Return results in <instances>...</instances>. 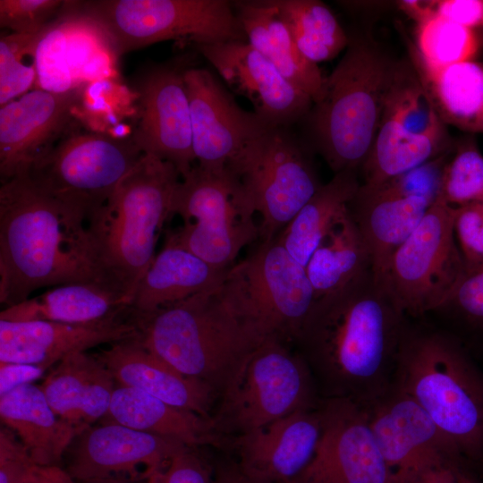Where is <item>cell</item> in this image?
Returning <instances> with one entry per match:
<instances>
[{
    "label": "cell",
    "instance_id": "cell-1",
    "mask_svg": "<svg viewBox=\"0 0 483 483\" xmlns=\"http://www.w3.org/2000/svg\"><path fill=\"white\" fill-rule=\"evenodd\" d=\"M405 318L371 269L316 299L293 343L321 399L364 406L388 390Z\"/></svg>",
    "mask_w": 483,
    "mask_h": 483
},
{
    "label": "cell",
    "instance_id": "cell-2",
    "mask_svg": "<svg viewBox=\"0 0 483 483\" xmlns=\"http://www.w3.org/2000/svg\"><path fill=\"white\" fill-rule=\"evenodd\" d=\"M88 220L83 211L43 191L26 174L1 182L0 302L4 308L40 288L107 282Z\"/></svg>",
    "mask_w": 483,
    "mask_h": 483
},
{
    "label": "cell",
    "instance_id": "cell-3",
    "mask_svg": "<svg viewBox=\"0 0 483 483\" xmlns=\"http://www.w3.org/2000/svg\"><path fill=\"white\" fill-rule=\"evenodd\" d=\"M131 319L150 352L218 398L266 340L224 300L220 287Z\"/></svg>",
    "mask_w": 483,
    "mask_h": 483
},
{
    "label": "cell",
    "instance_id": "cell-4",
    "mask_svg": "<svg viewBox=\"0 0 483 483\" xmlns=\"http://www.w3.org/2000/svg\"><path fill=\"white\" fill-rule=\"evenodd\" d=\"M180 177L172 163L143 154L88 220L105 278L131 300L156 257L159 233L173 215Z\"/></svg>",
    "mask_w": 483,
    "mask_h": 483
},
{
    "label": "cell",
    "instance_id": "cell-5",
    "mask_svg": "<svg viewBox=\"0 0 483 483\" xmlns=\"http://www.w3.org/2000/svg\"><path fill=\"white\" fill-rule=\"evenodd\" d=\"M398 63L364 39H350L303 120L335 174L358 171L377 132Z\"/></svg>",
    "mask_w": 483,
    "mask_h": 483
},
{
    "label": "cell",
    "instance_id": "cell-6",
    "mask_svg": "<svg viewBox=\"0 0 483 483\" xmlns=\"http://www.w3.org/2000/svg\"><path fill=\"white\" fill-rule=\"evenodd\" d=\"M393 383L421 406L463 458L482 459L483 374L456 340L407 326Z\"/></svg>",
    "mask_w": 483,
    "mask_h": 483
},
{
    "label": "cell",
    "instance_id": "cell-7",
    "mask_svg": "<svg viewBox=\"0 0 483 483\" xmlns=\"http://www.w3.org/2000/svg\"><path fill=\"white\" fill-rule=\"evenodd\" d=\"M218 399L211 419L223 440L317 409L322 400L304 360L275 337L248 356Z\"/></svg>",
    "mask_w": 483,
    "mask_h": 483
},
{
    "label": "cell",
    "instance_id": "cell-8",
    "mask_svg": "<svg viewBox=\"0 0 483 483\" xmlns=\"http://www.w3.org/2000/svg\"><path fill=\"white\" fill-rule=\"evenodd\" d=\"M97 23L117 55L165 40L196 46L247 40L226 0H99L75 2Z\"/></svg>",
    "mask_w": 483,
    "mask_h": 483
},
{
    "label": "cell",
    "instance_id": "cell-9",
    "mask_svg": "<svg viewBox=\"0 0 483 483\" xmlns=\"http://www.w3.org/2000/svg\"><path fill=\"white\" fill-rule=\"evenodd\" d=\"M174 191L172 214L183 224L165 242L183 248L219 269H228L240 251L259 234L254 210L225 165L198 164Z\"/></svg>",
    "mask_w": 483,
    "mask_h": 483
},
{
    "label": "cell",
    "instance_id": "cell-10",
    "mask_svg": "<svg viewBox=\"0 0 483 483\" xmlns=\"http://www.w3.org/2000/svg\"><path fill=\"white\" fill-rule=\"evenodd\" d=\"M220 292L260 336L285 343H293L316 301L305 267L276 239L232 265Z\"/></svg>",
    "mask_w": 483,
    "mask_h": 483
},
{
    "label": "cell",
    "instance_id": "cell-11",
    "mask_svg": "<svg viewBox=\"0 0 483 483\" xmlns=\"http://www.w3.org/2000/svg\"><path fill=\"white\" fill-rule=\"evenodd\" d=\"M261 218L262 242L275 240L322 185L289 128L269 127L226 165Z\"/></svg>",
    "mask_w": 483,
    "mask_h": 483
},
{
    "label": "cell",
    "instance_id": "cell-12",
    "mask_svg": "<svg viewBox=\"0 0 483 483\" xmlns=\"http://www.w3.org/2000/svg\"><path fill=\"white\" fill-rule=\"evenodd\" d=\"M142 155L131 134L77 132L58 140L26 174L40 189L89 218Z\"/></svg>",
    "mask_w": 483,
    "mask_h": 483
},
{
    "label": "cell",
    "instance_id": "cell-13",
    "mask_svg": "<svg viewBox=\"0 0 483 483\" xmlns=\"http://www.w3.org/2000/svg\"><path fill=\"white\" fill-rule=\"evenodd\" d=\"M455 215L436 199L392 257L384 284L406 316L443 309L465 275Z\"/></svg>",
    "mask_w": 483,
    "mask_h": 483
},
{
    "label": "cell",
    "instance_id": "cell-14",
    "mask_svg": "<svg viewBox=\"0 0 483 483\" xmlns=\"http://www.w3.org/2000/svg\"><path fill=\"white\" fill-rule=\"evenodd\" d=\"M362 407L377 445L399 482L433 469L462 466L463 457L452 440L394 383Z\"/></svg>",
    "mask_w": 483,
    "mask_h": 483
},
{
    "label": "cell",
    "instance_id": "cell-15",
    "mask_svg": "<svg viewBox=\"0 0 483 483\" xmlns=\"http://www.w3.org/2000/svg\"><path fill=\"white\" fill-rule=\"evenodd\" d=\"M319 411L322 434L316 453L290 483H399L362 406L348 400L322 399Z\"/></svg>",
    "mask_w": 483,
    "mask_h": 483
},
{
    "label": "cell",
    "instance_id": "cell-16",
    "mask_svg": "<svg viewBox=\"0 0 483 483\" xmlns=\"http://www.w3.org/2000/svg\"><path fill=\"white\" fill-rule=\"evenodd\" d=\"M117 58L104 30L66 1L38 45L36 89L64 93L109 80Z\"/></svg>",
    "mask_w": 483,
    "mask_h": 483
},
{
    "label": "cell",
    "instance_id": "cell-17",
    "mask_svg": "<svg viewBox=\"0 0 483 483\" xmlns=\"http://www.w3.org/2000/svg\"><path fill=\"white\" fill-rule=\"evenodd\" d=\"M196 47L228 88L247 98L253 112L270 126L290 128L310 110L311 97L288 81L247 40Z\"/></svg>",
    "mask_w": 483,
    "mask_h": 483
},
{
    "label": "cell",
    "instance_id": "cell-18",
    "mask_svg": "<svg viewBox=\"0 0 483 483\" xmlns=\"http://www.w3.org/2000/svg\"><path fill=\"white\" fill-rule=\"evenodd\" d=\"M193 150L198 165L223 167L252 139L270 126L254 112L242 108L208 69L184 71Z\"/></svg>",
    "mask_w": 483,
    "mask_h": 483
},
{
    "label": "cell",
    "instance_id": "cell-19",
    "mask_svg": "<svg viewBox=\"0 0 483 483\" xmlns=\"http://www.w3.org/2000/svg\"><path fill=\"white\" fill-rule=\"evenodd\" d=\"M186 446L174 438L104 422L75 436L64 455L65 470L76 481L117 475L148 477L165 470L174 454Z\"/></svg>",
    "mask_w": 483,
    "mask_h": 483
},
{
    "label": "cell",
    "instance_id": "cell-20",
    "mask_svg": "<svg viewBox=\"0 0 483 483\" xmlns=\"http://www.w3.org/2000/svg\"><path fill=\"white\" fill-rule=\"evenodd\" d=\"M83 88L64 93L35 89L1 106V182L27 174L56 144L80 103Z\"/></svg>",
    "mask_w": 483,
    "mask_h": 483
},
{
    "label": "cell",
    "instance_id": "cell-21",
    "mask_svg": "<svg viewBox=\"0 0 483 483\" xmlns=\"http://www.w3.org/2000/svg\"><path fill=\"white\" fill-rule=\"evenodd\" d=\"M185 70L159 65L144 76L140 89V114L131 133L143 154L172 163L181 177L196 161Z\"/></svg>",
    "mask_w": 483,
    "mask_h": 483
},
{
    "label": "cell",
    "instance_id": "cell-22",
    "mask_svg": "<svg viewBox=\"0 0 483 483\" xmlns=\"http://www.w3.org/2000/svg\"><path fill=\"white\" fill-rule=\"evenodd\" d=\"M322 434L319 406L236 436V466L252 483H290L311 462Z\"/></svg>",
    "mask_w": 483,
    "mask_h": 483
},
{
    "label": "cell",
    "instance_id": "cell-23",
    "mask_svg": "<svg viewBox=\"0 0 483 483\" xmlns=\"http://www.w3.org/2000/svg\"><path fill=\"white\" fill-rule=\"evenodd\" d=\"M138 336L136 324L119 318L81 325L0 319V362L32 364L47 370L72 353Z\"/></svg>",
    "mask_w": 483,
    "mask_h": 483
},
{
    "label": "cell",
    "instance_id": "cell-24",
    "mask_svg": "<svg viewBox=\"0 0 483 483\" xmlns=\"http://www.w3.org/2000/svg\"><path fill=\"white\" fill-rule=\"evenodd\" d=\"M436 200L403 194L386 183L360 184L349 211L367 246L374 278L383 285L392 257Z\"/></svg>",
    "mask_w": 483,
    "mask_h": 483
},
{
    "label": "cell",
    "instance_id": "cell-25",
    "mask_svg": "<svg viewBox=\"0 0 483 483\" xmlns=\"http://www.w3.org/2000/svg\"><path fill=\"white\" fill-rule=\"evenodd\" d=\"M97 356L119 386L142 391L170 405L211 419L210 411L218 399L216 393L154 355L139 336L114 343Z\"/></svg>",
    "mask_w": 483,
    "mask_h": 483
},
{
    "label": "cell",
    "instance_id": "cell-26",
    "mask_svg": "<svg viewBox=\"0 0 483 483\" xmlns=\"http://www.w3.org/2000/svg\"><path fill=\"white\" fill-rule=\"evenodd\" d=\"M115 383L97 355L79 352L56 363L39 386L55 412L82 431L106 415Z\"/></svg>",
    "mask_w": 483,
    "mask_h": 483
},
{
    "label": "cell",
    "instance_id": "cell-27",
    "mask_svg": "<svg viewBox=\"0 0 483 483\" xmlns=\"http://www.w3.org/2000/svg\"><path fill=\"white\" fill-rule=\"evenodd\" d=\"M131 303L128 295L107 282L71 283L4 308L0 319L92 324L119 318L123 312L129 311Z\"/></svg>",
    "mask_w": 483,
    "mask_h": 483
},
{
    "label": "cell",
    "instance_id": "cell-28",
    "mask_svg": "<svg viewBox=\"0 0 483 483\" xmlns=\"http://www.w3.org/2000/svg\"><path fill=\"white\" fill-rule=\"evenodd\" d=\"M233 6L247 41L313 103L321 94L325 77L318 64L299 50L275 0L233 1Z\"/></svg>",
    "mask_w": 483,
    "mask_h": 483
},
{
    "label": "cell",
    "instance_id": "cell-29",
    "mask_svg": "<svg viewBox=\"0 0 483 483\" xmlns=\"http://www.w3.org/2000/svg\"><path fill=\"white\" fill-rule=\"evenodd\" d=\"M227 269H219L187 250L165 242L140 281L129 309L148 314L220 287Z\"/></svg>",
    "mask_w": 483,
    "mask_h": 483
},
{
    "label": "cell",
    "instance_id": "cell-30",
    "mask_svg": "<svg viewBox=\"0 0 483 483\" xmlns=\"http://www.w3.org/2000/svg\"><path fill=\"white\" fill-rule=\"evenodd\" d=\"M0 418L38 465L59 466L71 443L81 432L60 418L40 386L33 384L0 396Z\"/></svg>",
    "mask_w": 483,
    "mask_h": 483
},
{
    "label": "cell",
    "instance_id": "cell-31",
    "mask_svg": "<svg viewBox=\"0 0 483 483\" xmlns=\"http://www.w3.org/2000/svg\"><path fill=\"white\" fill-rule=\"evenodd\" d=\"M105 422L120 424L139 431L174 438L197 448L220 445L212 419L170 405L142 391L118 386L114 391Z\"/></svg>",
    "mask_w": 483,
    "mask_h": 483
},
{
    "label": "cell",
    "instance_id": "cell-32",
    "mask_svg": "<svg viewBox=\"0 0 483 483\" xmlns=\"http://www.w3.org/2000/svg\"><path fill=\"white\" fill-rule=\"evenodd\" d=\"M360 186L357 171L335 174L301 208L276 241L295 260L306 267L322 238L348 210Z\"/></svg>",
    "mask_w": 483,
    "mask_h": 483
},
{
    "label": "cell",
    "instance_id": "cell-33",
    "mask_svg": "<svg viewBox=\"0 0 483 483\" xmlns=\"http://www.w3.org/2000/svg\"><path fill=\"white\" fill-rule=\"evenodd\" d=\"M413 66L445 125L483 133V63L466 61L433 72Z\"/></svg>",
    "mask_w": 483,
    "mask_h": 483
},
{
    "label": "cell",
    "instance_id": "cell-34",
    "mask_svg": "<svg viewBox=\"0 0 483 483\" xmlns=\"http://www.w3.org/2000/svg\"><path fill=\"white\" fill-rule=\"evenodd\" d=\"M305 269L316 299L342 289L371 269L367 246L349 208L322 238Z\"/></svg>",
    "mask_w": 483,
    "mask_h": 483
},
{
    "label": "cell",
    "instance_id": "cell-35",
    "mask_svg": "<svg viewBox=\"0 0 483 483\" xmlns=\"http://www.w3.org/2000/svg\"><path fill=\"white\" fill-rule=\"evenodd\" d=\"M448 131L418 136L382 114L369 154L362 165L365 185L375 186L452 151Z\"/></svg>",
    "mask_w": 483,
    "mask_h": 483
},
{
    "label": "cell",
    "instance_id": "cell-36",
    "mask_svg": "<svg viewBox=\"0 0 483 483\" xmlns=\"http://www.w3.org/2000/svg\"><path fill=\"white\" fill-rule=\"evenodd\" d=\"M275 1L299 50L310 62L330 61L348 47L349 37L323 2Z\"/></svg>",
    "mask_w": 483,
    "mask_h": 483
},
{
    "label": "cell",
    "instance_id": "cell-37",
    "mask_svg": "<svg viewBox=\"0 0 483 483\" xmlns=\"http://www.w3.org/2000/svg\"><path fill=\"white\" fill-rule=\"evenodd\" d=\"M382 114L414 135L447 131L413 64L398 63Z\"/></svg>",
    "mask_w": 483,
    "mask_h": 483
},
{
    "label": "cell",
    "instance_id": "cell-38",
    "mask_svg": "<svg viewBox=\"0 0 483 483\" xmlns=\"http://www.w3.org/2000/svg\"><path fill=\"white\" fill-rule=\"evenodd\" d=\"M416 46L413 64L423 71L433 72L472 61L480 40L476 30L436 15L417 24Z\"/></svg>",
    "mask_w": 483,
    "mask_h": 483
},
{
    "label": "cell",
    "instance_id": "cell-39",
    "mask_svg": "<svg viewBox=\"0 0 483 483\" xmlns=\"http://www.w3.org/2000/svg\"><path fill=\"white\" fill-rule=\"evenodd\" d=\"M54 21L36 33L1 37L0 106L28 93L35 85L38 45Z\"/></svg>",
    "mask_w": 483,
    "mask_h": 483
},
{
    "label": "cell",
    "instance_id": "cell-40",
    "mask_svg": "<svg viewBox=\"0 0 483 483\" xmlns=\"http://www.w3.org/2000/svg\"><path fill=\"white\" fill-rule=\"evenodd\" d=\"M436 199L454 209L483 203V156L473 138L456 145L444 168Z\"/></svg>",
    "mask_w": 483,
    "mask_h": 483
},
{
    "label": "cell",
    "instance_id": "cell-41",
    "mask_svg": "<svg viewBox=\"0 0 483 483\" xmlns=\"http://www.w3.org/2000/svg\"><path fill=\"white\" fill-rule=\"evenodd\" d=\"M65 4L60 0H0V25L13 33H36L55 21Z\"/></svg>",
    "mask_w": 483,
    "mask_h": 483
},
{
    "label": "cell",
    "instance_id": "cell-42",
    "mask_svg": "<svg viewBox=\"0 0 483 483\" xmlns=\"http://www.w3.org/2000/svg\"><path fill=\"white\" fill-rule=\"evenodd\" d=\"M454 235L465 273L483 265V203H472L456 209Z\"/></svg>",
    "mask_w": 483,
    "mask_h": 483
},
{
    "label": "cell",
    "instance_id": "cell-43",
    "mask_svg": "<svg viewBox=\"0 0 483 483\" xmlns=\"http://www.w3.org/2000/svg\"><path fill=\"white\" fill-rule=\"evenodd\" d=\"M445 308L483 328V265L465 273Z\"/></svg>",
    "mask_w": 483,
    "mask_h": 483
},
{
    "label": "cell",
    "instance_id": "cell-44",
    "mask_svg": "<svg viewBox=\"0 0 483 483\" xmlns=\"http://www.w3.org/2000/svg\"><path fill=\"white\" fill-rule=\"evenodd\" d=\"M37 463L6 427L0 429V483H24Z\"/></svg>",
    "mask_w": 483,
    "mask_h": 483
},
{
    "label": "cell",
    "instance_id": "cell-45",
    "mask_svg": "<svg viewBox=\"0 0 483 483\" xmlns=\"http://www.w3.org/2000/svg\"><path fill=\"white\" fill-rule=\"evenodd\" d=\"M193 449L186 446L174 454L163 470L166 483H216L208 464Z\"/></svg>",
    "mask_w": 483,
    "mask_h": 483
},
{
    "label": "cell",
    "instance_id": "cell-46",
    "mask_svg": "<svg viewBox=\"0 0 483 483\" xmlns=\"http://www.w3.org/2000/svg\"><path fill=\"white\" fill-rule=\"evenodd\" d=\"M436 13L473 30L483 29V0H437Z\"/></svg>",
    "mask_w": 483,
    "mask_h": 483
},
{
    "label": "cell",
    "instance_id": "cell-47",
    "mask_svg": "<svg viewBox=\"0 0 483 483\" xmlns=\"http://www.w3.org/2000/svg\"><path fill=\"white\" fill-rule=\"evenodd\" d=\"M46 372L43 368L22 363L0 362V396L27 384H32Z\"/></svg>",
    "mask_w": 483,
    "mask_h": 483
},
{
    "label": "cell",
    "instance_id": "cell-48",
    "mask_svg": "<svg viewBox=\"0 0 483 483\" xmlns=\"http://www.w3.org/2000/svg\"><path fill=\"white\" fill-rule=\"evenodd\" d=\"M462 466H445L433 469L399 483H458V476Z\"/></svg>",
    "mask_w": 483,
    "mask_h": 483
},
{
    "label": "cell",
    "instance_id": "cell-49",
    "mask_svg": "<svg viewBox=\"0 0 483 483\" xmlns=\"http://www.w3.org/2000/svg\"><path fill=\"white\" fill-rule=\"evenodd\" d=\"M24 483H77L60 466L35 465Z\"/></svg>",
    "mask_w": 483,
    "mask_h": 483
},
{
    "label": "cell",
    "instance_id": "cell-50",
    "mask_svg": "<svg viewBox=\"0 0 483 483\" xmlns=\"http://www.w3.org/2000/svg\"><path fill=\"white\" fill-rule=\"evenodd\" d=\"M436 3L437 0H402L398 2V5L405 14L419 24L437 15Z\"/></svg>",
    "mask_w": 483,
    "mask_h": 483
},
{
    "label": "cell",
    "instance_id": "cell-51",
    "mask_svg": "<svg viewBox=\"0 0 483 483\" xmlns=\"http://www.w3.org/2000/svg\"><path fill=\"white\" fill-rule=\"evenodd\" d=\"M216 483H252L238 469L235 462H222L216 466Z\"/></svg>",
    "mask_w": 483,
    "mask_h": 483
},
{
    "label": "cell",
    "instance_id": "cell-52",
    "mask_svg": "<svg viewBox=\"0 0 483 483\" xmlns=\"http://www.w3.org/2000/svg\"><path fill=\"white\" fill-rule=\"evenodd\" d=\"M147 477L140 476H125V475H117L110 476L106 478L89 479L85 481H76L77 483H146Z\"/></svg>",
    "mask_w": 483,
    "mask_h": 483
},
{
    "label": "cell",
    "instance_id": "cell-53",
    "mask_svg": "<svg viewBox=\"0 0 483 483\" xmlns=\"http://www.w3.org/2000/svg\"><path fill=\"white\" fill-rule=\"evenodd\" d=\"M163 470H155L147 477L146 483H166L164 476Z\"/></svg>",
    "mask_w": 483,
    "mask_h": 483
},
{
    "label": "cell",
    "instance_id": "cell-54",
    "mask_svg": "<svg viewBox=\"0 0 483 483\" xmlns=\"http://www.w3.org/2000/svg\"><path fill=\"white\" fill-rule=\"evenodd\" d=\"M458 483H481V481L474 479L462 469L459 472Z\"/></svg>",
    "mask_w": 483,
    "mask_h": 483
},
{
    "label": "cell",
    "instance_id": "cell-55",
    "mask_svg": "<svg viewBox=\"0 0 483 483\" xmlns=\"http://www.w3.org/2000/svg\"><path fill=\"white\" fill-rule=\"evenodd\" d=\"M480 481H481V483H483V477H482V479Z\"/></svg>",
    "mask_w": 483,
    "mask_h": 483
}]
</instances>
